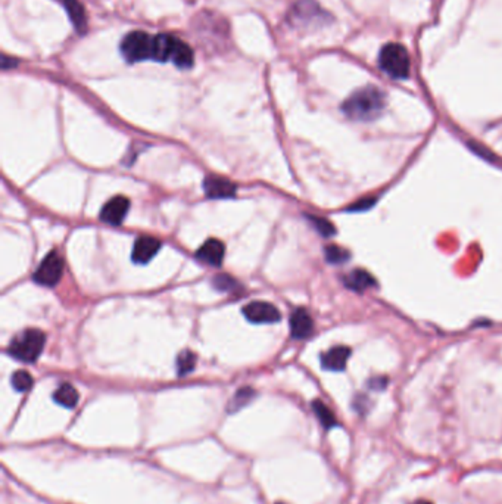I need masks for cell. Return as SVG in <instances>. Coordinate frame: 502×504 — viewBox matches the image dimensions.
Segmentation results:
<instances>
[{
  "instance_id": "cell-1",
  "label": "cell",
  "mask_w": 502,
  "mask_h": 504,
  "mask_svg": "<svg viewBox=\"0 0 502 504\" xmlns=\"http://www.w3.org/2000/svg\"><path fill=\"white\" fill-rule=\"evenodd\" d=\"M384 108L386 94L375 86H365L355 90L342 105V111L349 120L361 123L378 120Z\"/></svg>"
},
{
  "instance_id": "cell-2",
  "label": "cell",
  "mask_w": 502,
  "mask_h": 504,
  "mask_svg": "<svg viewBox=\"0 0 502 504\" xmlns=\"http://www.w3.org/2000/svg\"><path fill=\"white\" fill-rule=\"evenodd\" d=\"M152 59L160 62H173L179 68L193 65V50L179 37L171 34L153 36Z\"/></svg>"
},
{
  "instance_id": "cell-3",
  "label": "cell",
  "mask_w": 502,
  "mask_h": 504,
  "mask_svg": "<svg viewBox=\"0 0 502 504\" xmlns=\"http://www.w3.org/2000/svg\"><path fill=\"white\" fill-rule=\"evenodd\" d=\"M46 335L39 329H25L10 341L8 353L24 363H34L45 348Z\"/></svg>"
},
{
  "instance_id": "cell-4",
  "label": "cell",
  "mask_w": 502,
  "mask_h": 504,
  "mask_svg": "<svg viewBox=\"0 0 502 504\" xmlns=\"http://www.w3.org/2000/svg\"><path fill=\"white\" fill-rule=\"evenodd\" d=\"M379 65L392 78L405 80L410 76L411 61L406 49L402 45L388 43L380 50Z\"/></svg>"
},
{
  "instance_id": "cell-5",
  "label": "cell",
  "mask_w": 502,
  "mask_h": 504,
  "mask_svg": "<svg viewBox=\"0 0 502 504\" xmlns=\"http://www.w3.org/2000/svg\"><path fill=\"white\" fill-rule=\"evenodd\" d=\"M153 36L144 31H133L121 41V54L129 62L152 59Z\"/></svg>"
},
{
  "instance_id": "cell-6",
  "label": "cell",
  "mask_w": 502,
  "mask_h": 504,
  "mask_svg": "<svg viewBox=\"0 0 502 504\" xmlns=\"http://www.w3.org/2000/svg\"><path fill=\"white\" fill-rule=\"evenodd\" d=\"M65 261L58 251H52L40 262L39 269L34 271L33 279L41 286L54 288L56 286L59 280L62 279V273H64Z\"/></svg>"
},
{
  "instance_id": "cell-7",
  "label": "cell",
  "mask_w": 502,
  "mask_h": 504,
  "mask_svg": "<svg viewBox=\"0 0 502 504\" xmlns=\"http://www.w3.org/2000/svg\"><path fill=\"white\" fill-rule=\"evenodd\" d=\"M243 316L250 323H276L280 320V311L270 302L255 301L243 307Z\"/></svg>"
},
{
  "instance_id": "cell-8",
  "label": "cell",
  "mask_w": 502,
  "mask_h": 504,
  "mask_svg": "<svg viewBox=\"0 0 502 504\" xmlns=\"http://www.w3.org/2000/svg\"><path fill=\"white\" fill-rule=\"evenodd\" d=\"M130 209V201L125 196H113L103 205L100 220L109 226H120Z\"/></svg>"
},
{
  "instance_id": "cell-9",
  "label": "cell",
  "mask_w": 502,
  "mask_h": 504,
  "mask_svg": "<svg viewBox=\"0 0 502 504\" xmlns=\"http://www.w3.org/2000/svg\"><path fill=\"white\" fill-rule=\"evenodd\" d=\"M204 191L208 198L226 199V198H233L236 195L237 186L226 177L211 174L205 177Z\"/></svg>"
},
{
  "instance_id": "cell-10",
  "label": "cell",
  "mask_w": 502,
  "mask_h": 504,
  "mask_svg": "<svg viewBox=\"0 0 502 504\" xmlns=\"http://www.w3.org/2000/svg\"><path fill=\"white\" fill-rule=\"evenodd\" d=\"M161 249V242L152 236H140L135 239L133 246V261L138 264H148V262L158 254Z\"/></svg>"
},
{
  "instance_id": "cell-11",
  "label": "cell",
  "mask_w": 502,
  "mask_h": 504,
  "mask_svg": "<svg viewBox=\"0 0 502 504\" xmlns=\"http://www.w3.org/2000/svg\"><path fill=\"white\" fill-rule=\"evenodd\" d=\"M351 355V350L348 346L338 345L333 346L329 351L321 354V366L323 369L330 372H342L347 367L348 359Z\"/></svg>"
},
{
  "instance_id": "cell-12",
  "label": "cell",
  "mask_w": 502,
  "mask_h": 504,
  "mask_svg": "<svg viewBox=\"0 0 502 504\" xmlns=\"http://www.w3.org/2000/svg\"><path fill=\"white\" fill-rule=\"evenodd\" d=\"M226 254V246L218 239H208L206 242L196 251V258L209 266H221Z\"/></svg>"
},
{
  "instance_id": "cell-13",
  "label": "cell",
  "mask_w": 502,
  "mask_h": 504,
  "mask_svg": "<svg viewBox=\"0 0 502 504\" xmlns=\"http://www.w3.org/2000/svg\"><path fill=\"white\" fill-rule=\"evenodd\" d=\"M314 330V320L305 308H296L290 314V333L295 339H305Z\"/></svg>"
},
{
  "instance_id": "cell-14",
  "label": "cell",
  "mask_w": 502,
  "mask_h": 504,
  "mask_svg": "<svg viewBox=\"0 0 502 504\" xmlns=\"http://www.w3.org/2000/svg\"><path fill=\"white\" fill-rule=\"evenodd\" d=\"M343 283L348 289L355 292H364L367 289L375 288V285H378V282H375V279L370 275V273L361 269L352 270L351 273H348V275L343 277Z\"/></svg>"
},
{
  "instance_id": "cell-15",
  "label": "cell",
  "mask_w": 502,
  "mask_h": 504,
  "mask_svg": "<svg viewBox=\"0 0 502 504\" xmlns=\"http://www.w3.org/2000/svg\"><path fill=\"white\" fill-rule=\"evenodd\" d=\"M54 400L65 408H74L80 400L78 391L71 384H62L54 392Z\"/></svg>"
},
{
  "instance_id": "cell-16",
  "label": "cell",
  "mask_w": 502,
  "mask_h": 504,
  "mask_svg": "<svg viewBox=\"0 0 502 504\" xmlns=\"http://www.w3.org/2000/svg\"><path fill=\"white\" fill-rule=\"evenodd\" d=\"M312 410L314 413H316V416L318 417L320 423L326 428V429H330V428H334L338 426V420L336 417H334V414L331 413L330 408L324 404L323 401L320 400H316L312 403Z\"/></svg>"
},
{
  "instance_id": "cell-17",
  "label": "cell",
  "mask_w": 502,
  "mask_h": 504,
  "mask_svg": "<svg viewBox=\"0 0 502 504\" xmlns=\"http://www.w3.org/2000/svg\"><path fill=\"white\" fill-rule=\"evenodd\" d=\"M255 397V391L252 390V388H242V390H239L234 397L232 398V401H230L228 404V412L230 413H234L237 410H240V408L248 406V403H250V400Z\"/></svg>"
},
{
  "instance_id": "cell-18",
  "label": "cell",
  "mask_w": 502,
  "mask_h": 504,
  "mask_svg": "<svg viewBox=\"0 0 502 504\" xmlns=\"http://www.w3.org/2000/svg\"><path fill=\"white\" fill-rule=\"evenodd\" d=\"M67 10L69 12V17L74 21V24L78 30H83L86 25V17H85V9L77 2V0H61Z\"/></svg>"
},
{
  "instance_id": "cell-19",
  "label": "cell",
  "mask_w": 502,
  "mask_h": 504,
  "mask_svg": "<svg viewBox=\"0 0 502 504\" xmlns=\"http://www.w3.org/2000/svg\"><path fill=\"white\" fill-rule=\"evenodd\" d=\"M196 366V354L190 350L182 351L177 357V372H179L180 376H184L187 373L193 372Z\"/></svg>"
},
{
  "instance_id": "cell-20",
  "label": "cell",
  "mask_w": 502,
  "mask_h": 504,
  "mask_svg": "<svg viewBox=\"0 0 502 504\" xmlns=\"http://www.w3.org/2000/svg\"><path fill=\"white\" fill-rule=\"evenodd\" d=\"M324 255H326V261L334 266H340L343 262H347L351 255L347 249H343L338 245H329L324 249Z\"/></svg>"
},
{
  "instance_id": "cell-21",
  "label": "cell",
  "mask_w": 502,
  "mask_h": 504,
  "mask_svg": "<svg viewBox=\"0 0 502 504\" xmlns=\"http://www.w3.org/2000/svg\"><path fill=\"white\" fill-rule=\"evenodd\" d=\"M10 382H12V386L15 388L17 391L19 392H25L28 391L31 386H33V376H31L28 372L25 370H18L10 377Z\"/></svg>"
},
{
  "instance_id": "cell-22",
  "label": "cell",
  "mask_w": 502,
  "mask_h": 504,
  "mask_svg": "<svg viewBox=\"0 0 502 504\" xmlns=\"http://www.w3.org/2000/svg\"><path fill=\"white\" fill-rule=\"evenodd\" d=\"M308 220L314 226V229H316L317 232L324 238H330L336 233V229H334V226L329 222L327 218L317 217V216H308Z\"/></svg>"
},
{
  "instance_id": "cell-23",
  "label": "cell",
  "mask_w": 502,
  "mask_h": 504,
  "mask_svg": "<svg viewBox=\"0 0 502 504\" xmlns=\"http://www.w3.org/2000/svg\"><path fill=\"white\" fill-rule=\"evenodd\" d=\"M375 201H378V198H371V196H369V198H362V199H360L358 202L352 204V205L348 208V211H351V213L365 211V209H370L371 207H374Z\"/></svg>"
},
{
  "instance_id": "cell-24",
  "label": "cell",
  "mask_w": 502,
  "mask_h": 504,
  "mask_svg": "<svg viewBox=\"0 0 502 504\" xmlns=\"http://www.w3.org/2000/svg\"><path fill=\"white\" fill-rule=\"evenodd\" d=\"M214 285L219 291H232L236 288L237 283L227 275H219L218 277L214 279Z\"/></svg>"
},
{
  "instance_id": "cell-25",
  "label": "cell",
  "mask_w": 502,
  "mask_h": 504,
  "mask_svg": "<svg viewBox=\"0 0 502 504\" xmlns=\"http://www.w3.org/2000/svg\"><path fill=\"white\" fill-rule=\"evenodd\" d=\"M369 386H370V390L383 391L384 388L388 386V377H383V376L373 377V379L369 381Z\"/></svg>"
},
{
  "instance_id": "cell-26",
  "label": "cell",
  "mask_w": 502,
  "mask_h": 504,
  "mask_svg": "<svg viewBox=\"0 0 502 504\" xmlns=\"http://www.w3.org/2000/svg\"><path fill=\"white\" fill-rule=\"evenodd\" d=\"M411 504H432L430 501H427V500H415L414 503H411Z\"/></svg>"
},
{
  "instance_id": "cell-27",
  "label": "cell",
  "mask_w": 502,
  "mask_h": 504,
  "mask_svg": "<svg viewBox=\"0 0 502 504\" xmlns=\"http://www.w3.org/2000/svg\"><path fill=\"white\" fill-rule=\"evenodd\" d=\"M277 504H281V503H277Z\"/></svg>"
}]
</instances>
